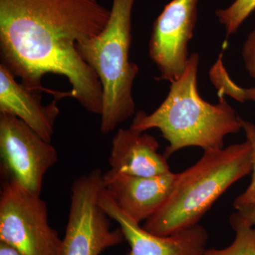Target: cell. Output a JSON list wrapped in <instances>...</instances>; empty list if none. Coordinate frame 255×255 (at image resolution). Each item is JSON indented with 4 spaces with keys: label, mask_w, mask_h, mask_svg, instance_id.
Instances as JSON below:
<instances>
[{
    "label": "cell",
    "mask_w": 255,
    "mask_h": 255,
    "mask_svg": "<svg viewBox=\"0 0 255 255\" xmlns=\"http://www.w3.org/2000/svg\"><path fill=\"white\" fill-rule=\"evenodd\" d=\"M230 223L236 233L233 243L223 249H206L204 255H255V226L238 211L230 216Z\"/></svg>",
    "instance_id": "obj_14"
},
{
    "label": "cell",
    "mask_w": 255,
    "mask_h": 255,
    "mask_svg": "<svg viewBox=\"0 0 255 255\" xmlns=\"http://www.w3.org/2000/svg\"><path fill=\"white\" fill-rule=\"evenodd\" d=\"M0 255H21L14 248L0 242Z\"/></svg>",
    "instance_id": "obj_17"
},
{
    "label": "cell",
    "mask_w": 255,
    "mask_h": 255,
    "mask_svg": "<svg viewBox=\"0 0 255 255\" xmlns=\"http://www.w3.org/2000/svg\"><path fill=\"white\" fill-rule=\"evenodd\" d=\"M0 242L21 255H60L63 244L50 226L46 202L7 178L0 194Z\"/></svg>",
    "instance_id": "obj_5"
},
{
    "label": "cell",
    "mask_w": 255,
    "mask_h": 255,
    "mask_svg": "<svg viewBox=\"0 0 255 255\" xmlns=\"http://www.w3.org/2000/svg\"><path fill=\"white\" fill-rule=\"evenodd\" d=\"M135 0H113L103 31L76 46L79 55L97 74L103 92L100 130L113 131L135 114L134 80L139 72L129 60L132 11Z\"/></svg>",
    "instance_id": "obj_4"
},
{
    "label": "cell",
    "mask_w": 255,
    "mask_h": 255,
    "mask_svg": "<svg viewBox=\"0 0 255 255\" xmlns=\"http://www.w3.org/2000/svg\"><path fill=\"white\" fill-rule=\"evenodd\" d=\"M99 204L120 226L130 246L128 255H204L205 253L209 236L201 225L171 236H155L124 214L105 188L101 191Z\"/></svg>",
    "instance_id": "obj_9"
},
{
    "label": "cell",
    "mask_w": 255,
    "mask_h": 255,
    "mask_svg": "<svg viewBox=\"0 0 255 255\" xmlns=\"http://www.w3.org/2000/svg\"><path fill=\"white\" fill-rule=\"evenodd\" d=\"M199 55L193 53L182 76L171 82L167 97L150 114H135L130 128L145 132L157 128L169 142L164 156L189 147L204 150L224 147L225 137L241 131L245 121L239 117L225 95L218 94L216 105L203 100L198 91Z\"/></svg>",
    "instance_id": "obj_2"
},
{
    "label": "cell",
    "mask_w": 255,
    "mask_h": 255,
    "mask_svg": "<svg viewBox=\"0 0 255 255\" xmlns=\"http://www.w3.org/2000/svg\"><path fill=\"white\" fill-rule=\"evenodd\" d=\"M177 174L136 177L110 170L104 174L105 189L119 209L139 223L157 212L173 188Z\"/></svg>",
    "instance_id": "obj_10"
},
{
    "label": "cell",
    "mask_w": 255,
    "mask_h": 255,
    "mask_svg": "<svg viewBox=\"0 0 255 255\" xmlns=\"http://www.w3.org/2000/svg\"><path fill=\"white\" fill-rule=\"evenodd\" d=\"M110 12L99 0H0L1 63L31 91L54 98L62 92L45 88L42 79L65 77L70 97L101 116L102 84L76 46L100 34Z\"/></svg>",
    "instance_id": "obj_1"
},
{
    "label": "cell",
    "mask_w": 255,
    "mask_h": 255,
    "mask_svg": "<svg viewBox=\"0 0 255 255\" xmlns=\"http://www.w3.org/2000/svg\"><path fill=\"white\" fill-rule=\"evenodd\" d=\"M1 172L30 192L41 195L45 174L58 162L50 142L17 117L0 113Z\"/></svg>",
    "instance_id": "obj_7"
},
{
    "label": "cell",
    "mask_w": 255,
    "mask_h": 255,
    "mask_svg": "<svg viewBox=\"0 0 255 255\" xmlns=\"http://www.w3.org/2000/svg\"><path fill=\"white\" fill-rule=\"evenodd\" d=\"M159 145L150 134L119 129L112 142L111 170L136 177H155L170 172L167 158L158 152Z\"/></svg>",
    "instance_id": "obj_12"
},
{
    "label": "cell",
    "mask_w": 255,
    "mask_h": 255,
    "mask_svg": "<svg viewBox=\"0 0 255 255\" xmlns=\"http://www.w3.org/2000/svg\"><path fill=\"white\" fill-rule=\"evenodd\" d=\"M42 94L18 83L4 64H0V113L17 117L47 142L51 141L55 121L60 114L58 99L43 105Z\"/></svg>",
    "instance_id": "obj_11"
},
{
    "label": "cell",
    "mask_w": 255,
    "mask_h": 255,
    "mask_svg": "<svg viewBox=\"0 0 255 255\" xmlns=\"http://www.w3.org/2000/svg\"><path fill=\"white\" fill-rule=\"evenodd\" d=\"M243 130L247 138L251 140L253 147V169L251 184L243 194L235 199L233 206L237 211L250 209L255 206V125L251 122L245 121Z\"/></svg>",
    "instance_id": "obj_16"
},
{
    "label": "cell",
    "mask_w": 255,
    "mask_h": 255,
    "mask_svg": "<svg viewBox=\"0 0 255 255\" xmlns=\"http://www.w3.org/2000/svg\"><path fill=\"white\" fill-rule=\"evenodd\" d=\"M199 0H172L152 26L149 54L160 73L170 82L182 76L189 61L188 45L197 21Z\"/></svg>",
    "instance_id": "obj_8"
},
{
    "label": "cell",
    "mask_w": 255,
    "mask_h": 255,
    "mask_svg": "<svg viewBox=\"0 0 255 255\" xmlns=\"http://www.w3.org/2000/svg\"><path fill=\"white\" fill-rule=\"evenodd\" d=\"M253 160V144L247 137L241 143L204 150L194 165L177 174L167 200L142 228L168 236L199 224L220 196L251 173Z\"/></svg>",
    "instance_id": "obj_3"
},
{
    "label": "cell",
    "mask_w": 255,
    "mask_h": 255,
    "mask_svg": "<svg viewBox=\"0 0 255 255\" xmlns=\"http://www.w3.org/2000/svg\"><path fill=\"white\" fill-rule=\"evenodd\" d=\"M246 70L255 79V29L248 34L242 50ZM210 78L218 94L228 95L239 102L252 101L255 103V87L245 89L233 82L222 62V54L210 70Z\"/></svg>",
    "instance_id": "obj_13"
},
{
    "label": "cell",
    "mask_w": 255,
    "mask_h": 255,
    "mask_svg": "<svg viewBox=\"0 0 255 255\" xmlns=\"http://www.w3.org/2000/svg\"><path fill=\"white\" fill-rule=\"evenodd\" d=\"M103 175L95 169L74 181L60 255H100L125 240L120 228L111 229L110 218L99 204Z\"/></svg>",
    "instance_id": "obj_6"
},
{
    "label": "cell",
    "mask_w": 255,
    "mask_h": 255,
    "mask_svg": "<svg viewBox=\"0 0 255 255\" xmlns=\"http://www.w3.org/2000/svg\"><path fill=\"white\" fill-rule=\"evenodd\" d=\"M238 211H239L252 225L255 226V206L250 208V209Z\"/></svg>",
    "instance_id": "obj_18"
},
{
    "label": "cell",
    "mask_w": 255,
    "mask_h": 255,
    "mask_svg": "<svg viewBox=\"0 0 255 255\" xmlns=\"http://www.w3.org/2000/svg\"><path fill=\"white\" fill-rule=\"evenodd\" d=\"M255 10V0H235L226 9H218L216 15L224 26L226 37L232 36Z\"/></svg>",
    "instance_id": "obj_15"
}]
</instances>
